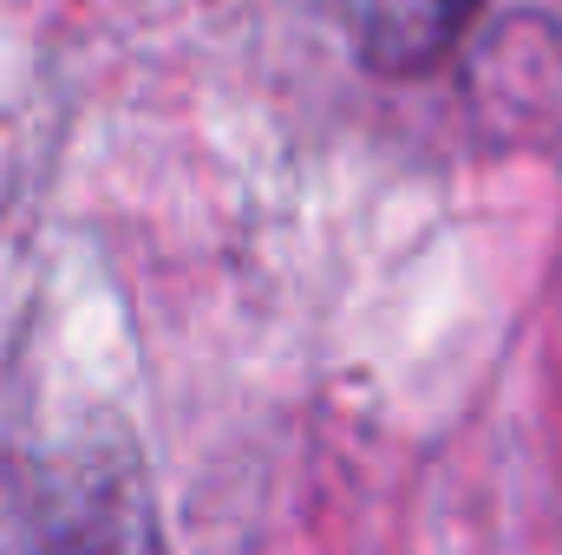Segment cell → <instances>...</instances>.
Segmentation results:
<instances>
[{"label":"cell","instance_id":"1","mask_svg":"<svg viewBox=\"0 0 562 555\" xmlns=\"http://www.w3.org/2000/svg\"><path fill=\"white\" fill-rule=\"evenodd\" d=\"M0 555H164L138 451L86 431L26 457L0 503Z\"/></svg>","mask_w":562,"mask_h":555},{"label":"cell","instance_id":"2","mask_svg":"<svg viewBox=\"0 0 562 555\" xmlns=\"http://www.w3.org/2000/svg\"><path fill=\"white\" fill-rule=\"evenodd\" d=\"M477 0H367L360 7V33H367V59L386 72H413L425 59H438L458 26L471 20Z\"/></svg>","mask_w":562,"mask_h":555}]
</instances>
